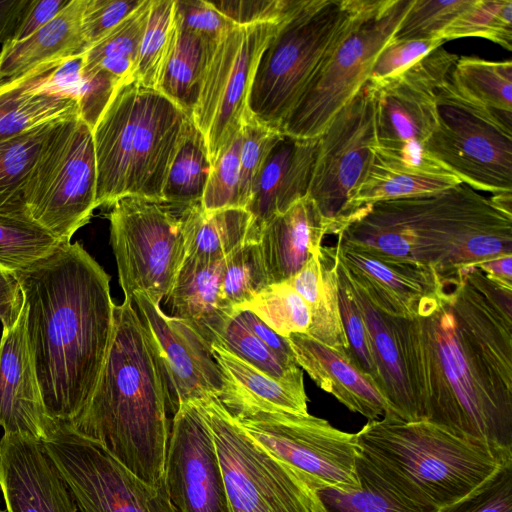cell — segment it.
<instances>
[{
  "label": "cell",
  "mask_w": 512,
  "mask_h": 512,
  "mask_svg": "<svg viewBox=\"0 0 512 512\" xmlns=\"http://www.w3.org/2000/svg\"><path fill=\"white\" fill-rule=\"evenodd\" d=\"M459 56L439 47L375 86V155L410 165L434 161L424 145L437 125L435 90ZM436 162V161H435Z\"/></svg>",
  "instance_id": "cell-15"
},
{
  "label": "cell",
  "mask_w": 512,
  "mask_h": 512,
  "mask_svg": "<svg viewBox=\"0 0 512 512\" xmlns=\"http://www.w3.org/2000/svg\"><path fill=\"white\" fill-rule=\"evenodd\" d=\"M336 246H323L295 275L286 280L308 304L311 324L306 335L348 356L337 290Z\"/></svg>",
  "instance_id": "cell-30"
},
{
  "label": "cell",
  "mask_w": 512,
  "mask_h": 512,
  "mask_svg": "<svg viewBox=\"0 0 512 512\" xmlns=\"http://www.w3.org/2000/svg\"><path fill=\"white\" fill-rule=\"evenodd\" d=\"M383 416L356 433L357 460L420 512H437L462 499L511 463L426 420Z\"/></svg>",
  "instance_id": "cell-5"
},
{
  "label": "cell",
  "mask_w": 512,
  "mask_h": 512,
  "mask_svg": "<svg viewBox=\"0 0 512 512\" xmlns=\"http://www.w3.org/2000/svg\"><path fill=\"white\" fill-rule=\"evenodd\" d=\"M211 343L219 344L242 361L276 380L304 386L302 369L298 365L284 362L251 333L235 312L213 331Z\"/></svg>",
  "instance_id": "cell-39"
},
{
  "label": "cell",
  "mask_w": 512,
  "mask_h": 512,
  "mask_svg": "<svg viewBox=\"0 0 512 512\" xmlns=\"http://www.w3.org/2000/svg\"><path fill=\"white\" fill-rule=\"evenodd\" d=\"M231 22L247 25L263 22L281 23L299 0H229L209 1Z\"/></svg>",
  "instance_id": "cell-52"
},
{
  "label": "cell",
  "mask_w": 512,
  "mask_h": 512,
  "mask_svg": "<svg viewBox=\"0 0 512 512\" xmlns=\"http://www.w3.org/2000/svg\"><path fill=\"white\" fill-rule=\"evenodd\" d=\"M60 244L33 220L0 214V267L15 273L50 255Z\"/></svg>",
  "instance_id": "cell-42"
},
{
  "label": "cell",
  "mask_w": 512,
  "mask_h": 512,
  "mask_svg": "<svg viewBox=\"0 0 512 512\" xmlns=\"http://www.w3.org/2000/svg\"><path fill=\"white\" fill-rule=\"evenodd\" d=\"M335 246L348 278L389 315L413 319L443 289L444 282L431 267L380 258L338 241Z\"/></svg>",
  "instance_id": "cell-20"
},
{
  "label": "cell",
  "mask_w": 512,
  "mask_h": 512,
  "mask_svg": "<svg viewBox=\"0 0 512 512\" xmlns=\"http://www.w3.org/2000/svg\"><path fill=\"white\" fill-rule=\"evenodd\" d=\"M449 77L463 92L495 111L512 115V62L459 57Z\"/></svg>",
  "instance_id": "cell-38"
},
{
  "label": "cell",
  "mask_w": 512,
  "mask_h": 512,
  "mask_svg": "<svg viewBox=\"0 0 512 512\" xmlns=\"http://www.w3.org/2000/svg\"><path fill=\"white\" fill-rule=\"evenodd\" d=\"M69 1L29 0L11 39L21 41L29 37L53 20L68 5Z\"/></svg>",
  "instance_id": "cell-55"
},
{
  "label": "cell",
  "mask_w": 512,
  "mask_h": 512,
  "mask_svg": "<svg viewBox=\"0 0 512 512\" xmlns=\"http://www.w3.org/2000/svg\"><path fill=\"white\" fill-rule=\"evenodd\" d=\"M176 32V0H152L134 80L158 90Z\"/></svg>",
  "instance_id": "cell-40"
},
{
  "label": "cell",
  "mask_w": 512,
  "mask_h": 512,
  "mask_svg": "<svg viewBox=\"0 0 512 512\" xmlns=\"http://www.w3.org/2000/svg\"><path fill=\"white\" fill-rule=\"evenodd\" d=\"M375 86L368 82L318 137L308 196L336 235L375 158Z\"/></svg>",
  "instance_id": "cell-16"
},
{
  "label": "cell",
  "mask_w": 512,
  "mask_h": 512,
  "mask_svg": "<svg viewBox=\"0 0 512 512\" xmlns=\"http://www.w3.org/2000/svg\"><path fill=\"white\" fill-rule=\"evenodd\" d=\"M164 482L178 512H231L210 427L198 401L173 415Z\"/></svg>",
  "instance_id": "cell-18"
},
{
  "label": "cell",
  "mask_w": 512,
  "mask_h": 512,
  "mask_svg": "<svg viewBox=\"0 0 512 512\" xmlns=\"http://www.w3.org/2000/svg\"><path fill=\"white\" fill-rule=\"evenodd\" d=\"M318 138L284 135L264 162L246 210L252 217L251 240L258 242L263 226L309 192Z\"/></svg>",
  "instance_id": "cell-23"
},
{
  "label": "cell",
  "mask_w": 512,
  "mask_h": 512,
  "mask_svg": "<svg viewBox=\"0 0 512 512\" xmlns=\"http://www.w3.org/2000/svg\"><path fill=\"white\" fill-rule=\"evenodd\" d=\"M176 212L184 239L185 256L221 259L245 241H252V217L244 208L206 211L199 202Z\"/></svg>",
  "instance_id": "cell-32"
},
{
  "label": "cell",
  "mask_w": 512,
  "mask_h": 512,
  "mask_svg": "<svg viewBox=\"0 0 512 512\" xmlns=\"http://www.w3.org/2000/svg\"><path fill=\"white\" fill-rule=\"evenodd\" d=\"M214 43L187 31L177 20L175 42L158 91L190 116L201 73Z\"/></svg>",
  "instance_id": "cell-35"
},
{
  "label": "cell",
  "mask_w": 512,
  "mask_h": 512,
  "mask_svg": "<svg viewBox=\"0 0 512 512\" xmlns=\"http://www.w3.org/2000/svg\"><path fill=\"white\" fill-rule=\"evenodd\" d=\"M29 0H0V44L12 37Z\"/></svg>",
  "instance_id": "cell-58"
},
{
  "label": "cell",
  "mask_w": 512,
  "mask_h": 512,
  "mask_svg": "<svg viewBox=\"0 0 512 512\" xmlns=\"http://www.w3.org/2000/svg\"><path fill=\"white\" fill-rule=\"evenodd\" d=\"M15 274L44 405L70 423L88 403L111 343L110 276L79 242L61 243Z\"/></svg>",
  "instance_id": "cell-2"
},
{
  "label": "cell",
  "mask_w": 512,
  "mask_h": 512,
  "mask_svg": "<svg viewBox=\"0 0 512 512\" xmlns=\"http://www.w3.org/2000/svg\"><path fill=\"white\" fill-rule=\"evenodd\" d=\"M160 357L173 415L180 404L215 395L221 388L211 345L188 322L169 317L143 293L132 296Z\"/></svg>",
  "instance_id": "cell-19"
},
{
  "label": "cell",
  "mask_w": 512,
  "mask_h": 512,
  "mask_svg": "<svg viewBox=\"0 0 512 512\" xmlns=\"http://www.w3.org/2000/svg\"><path fill=\"white\" fill-rule=\"evenodd\" d=\"M152 0L141 4L82 55L85 79L104 76L117 86L134 80Z\"/></svg>",
  "instance_id": "cell-34"
},
{
  "label": "cell",
  "mask_w": 512,
  "mask_h": 512,
  "mask_svg": "<svg viewBox=\"0 0 512 512\" xmlns=\"http://www.w3.org/2000/svg\"><path fill=\"white\" fill-rule=\"evenodd\" d=\"M337 290L342 324L349 344L348 357L377 386V371L368 331L351 283L339 260L337 265Z\"/></svg>",
  "instance_id": "cell-47"
},
{
  "label": "cell",
  "mask_w": 512,
  "mask_h": 512,
  "mask_svg": "<svg viewBox=\"0 0 512 512\" xmlns=\"http://www.w3.org/2000/svg\"><path fill=\"white\" fill-rule=\"evenodd\" d=\"M132 299L114 307L111 343L95 389L70 423L151 485L164 479L170 399L163 366Z\"/></svg>",
  "instance_id": "cell-4"
},
{
  "label": "cell",
  "mask_w": 512,
  "mask_h": 512,
  "mask_svg": "<svg viewBox=\"0 0 512 512\" xmlns=\"http://www.w3.org/2000/svg\"><path fill=\"white\" fill-rule=\"evenodd\" d=\"M210 170L205 138L193 123L170 167L162 201L174 210L201 202Z\"/></svg>",
  "instance_id": "cell-37"
},
{
  "label": "cell",
  "mask_w": 512,
  "mask_h": 512,
  "mask_svg": "<svg viewBox=\"0 0 512 512\" xmlns=\"http://www.w3.org/2000/svg\"><path fill=\"white\" fill-rule=\"evenodd\" d=\"M478 267L496 282L512 288V254L487 260Z\"/></svg>",
  "instance_id": "cell-59"
},
{
  "label": "cell",
  "mask_w": 512,
  "mask_h": 512,
  "mask_svg": "<svg viewBox=\"0 0 512 512\" xmlns=\"http://www.w3.org/2000/svg\"><path fill=\"white\" fill-rule=\"evenodd\" d=\"M284 134L254 118L248 111L241 126L239 207L246 208L257 176Z\"/></svg>",
  "instance_id": "cell-46"
},
{
  "label": "cell",
  "mask_w": 512,
  "mask_h": 512,
  "mask_svg": "<svg viewBox=\"0 0 512 512\" xmlns=\"http://www.w3.org/2000/svg\"><path fill=\"white\" fill-rule=\"evenodd\" d=\"M191 116L158 90L136 80L118 85L92 127L96 204L142 197L162 201Z\"/></svg>",
  "instance_id": "cell-6"
},
{
  "label": "cell",
  "mask_w": 512,
  "mask_h": 512,
  "mask_svg": "<svg viewBox=\"0 0 512 512\" xmlns=\"http://www.w3.org/2000/svg\"><path fill=\"white\" fill-rule=\"evenodd\" d=\"M52 125L0 140V214L31 219L24 203V185Z\"/></svg>",
  "instance_id": "cell-36"
},
{
  "label": "cell",
  "mask_w": 512,
  "mask_h": 512,
  "mask_svg": "<svg viewBox=\"0 0 512 512\" xmlns=\"http://www.w3.org/2000/svg\"><path fill=\"white\" fill-rule=\"evenodd\" d=\"M260 444L285 461L316 489L358 487L356 434L308 414L257 411L233 416Z\"/></svg>",
  "instance_id": "cell-17"
},
{
  "label": "cell",
  "mask_w": 512,
  "mask_h": 512,
  "mask_svg": "<svg viewBox=\"0 0 512 512\" xmlns=\"http://www.w3.org/2000/svg\"><path fill=\"white\" fill-rule=\"evenodd\" d=\"M249 310L283 337L292 333L306 334L311 324V311L304 299L285 281L264 288L236 311Z\"/></svg>",
  "instance_id": "cell-44"
},
{
  "label": "cell",
  "mask_w": 512,
  "mask_h": 512,
  "mask_svg": "<svg viewBox=\"0 0 512 512\" xmlns=\"http://www.w3.org/2000/svg\"><path fill=\"white\" fill-rule=\"evenodd\" d=\"M481 37L512 50V0H474L440 34L444 42Z\"/></svg>",
  "instance_id": "cell-45"
},
{
  "label": "cell",
  "mask_w": 512,
  "mask_h": 512,
  "mask_svg": "<svg viewBox=\"0 0 512 512\" xmlns=\"http://www.w3.org/2000/svg\"><path fill=\"white\" fill-rule=\"evenodd\" d=\"M400 325L421 420L512 462V288L467 267Z\"/></svg>",
  "instance_id": "cell-1"
},
{
  "label": "cell",
  "mask_w": 512,
  "mask_h": 512,
  "mask_svg": "<svg viewBox=\"0 0 512 512\" xmlns=\"http://www.w3.org/2000/svg\"><path fill=\"white\" fill-rule=\"evenodd\" d=\"M473 1L413 0L393 39H439L440 34Z\"/></svg>",
  "instance_id": "cell-49"
},
{
  "label": "cell",
  "mask_w": 512,
  "mask_h": 512,
  "mask_svg": "<svg viewBox=\"0 0 512 512\" xmlns=\"http://www.w3.org/2000/svg\"><path fill=\"white\" fill-rule=\"evenodd\" d=\"M42 444L80 512H178L164 479L145 482L67 423L58 421Z\"/></svg>",
  "instance_id": "cell-14"
},
{
  "label": "cell",
  "mask_w": 512,
  "mask_h": 512,
  "mask_svg": "<svg viewBox=\"0 0 512 512\" xmlns=\"http://www.w3.org/2000/svg\"><path fill=\"white\" fill-rule=\"evenodd\" d=\"M281 23L235 24L207 55L191 118L205 138L211 165L241 130L259 61Z\"/></svg>",
  "instance_id": "cell-13"
},
{
  "label": "cell",
  "mask_w": 512,
  "mask_h": 512,
  "mask_svg": "<svg viewBox=\"0 0 512 512\" xmlns=\"http://www.w3.org/2000/svg\"><path fill=\"white\" fill-rule=\"evenodd\" d=\"M108 219L110 244L125 298L143 293L160 304L185 257L176 210L163 201L128 196L111 206Z\"/></svg>",
  "instance_id": "cell-12"
},
{
  "label": "cell",
  "mask_w": 512,
  "mask_h": 512,
  "mask_svg": "<svg viewBox=\"0 0 512 512\" xmlns=\"http://www.w3.org/2000/svg\"><path fill=\"white\" fill-rule=\"evenodd\" d=\"M23 306V293L16 274L0 267V322L3 331L14 327Z\"/></svg>",
  "instance_id": "cell-56"
},
{
  "label": "cell",
  "mask_w": 512,
  "mask_h": 512,
  "mask_svg": "<svg viewBox=\"0 0 512 512\" xmlns=\"http://www.w3.org/2000/svg\"><path fill=\"white\" fill-rule=\"evenodd\" d=\"M241 130L225 144L211 165L201 199L206 211L239 207Z\"/></svg>",
  "instance_id": "cell-48"
},
{
  "label": "cell",
  "mask_w": 512,
  "mask_h": 512,
  "mask_svg": "<svg viewBox=\"0 0 512 512\" xmlns=\"http://www.w3.org/2000/svg\"><path fill=\"white\" fill-rule=\"evenodd\" d=\"M176 17L187 31L209 42H216L235 24L209 1H177Z\"/></svg>",
  "instance_id": "cell-54"
},
{
  "label": "cell",
  "mask_w": 512,
  "mask_h": 512,
  "mask_svg": "<svg viewBox=\"0 0 512 512\" xmlns=\"http://www.w3.org/2000/svg\"><path fill=\"white\" fill-rule=\"evenodd\" d=\"M141 2L142 0H85L81 26L88 47L104 37Z\"/></svg>",
  "instance_id": "cell-53"
},
{
  "label": "cell",
  "mask_w": 512,
  "mask_h": 512,
  "mask_svg": "<svg viewBox=\"0 0 512 512\" xmlns=\"http://www.w3.org/2000/svg\"><path fill=\"white\" fill-rule=\"evenodd\" d=\"M0 491L6 512H77L66 483L41 441L18 434L0 439Z\"/></svg>",
  "instance_id": "cell-21"
},
{
  "label": "cell",
  "mask_w": 512,
  "mask_h": 512,
  "mask_svg": "<svg viewBox=\"0 0 512 512\" xmlns=\"http://www.w3.org/2000/svg\"><path fill=\"white\" fill-rule=\"evenodd\" d=\"M297 365L324 391L369 421L389 410L374 381L346 355L304 333L288 337Z\"/></svg>",
  "instance_id": "cell-25"
},
{
  "label": "cell",
  "mask_w": 512,
  "mask_h": 512,
  "mask_svg": "<svg viewBox=\"0 0 512 512\" xmlns=\"http://www.w3.org/2000/svg\"><path fill=\"white\" fill-rule=\"evenodd\" d=\"M437 512H512V462L462 499Z\"/></svg>",
  "instance_id": "cell-50"
},
{
  "label": "cell",
  "mask_w": 512,
  "mask_h": 512,
  "mask_svg": "<svg viewBox=\"0 0 512 512\" xmlns=\"http://www.w3.org/2000/svg\"><path fill=\"white\" fill-rule=\"evenodd\" d=\"M350 8L351 0H299L259 61L248 97L254 118L281 132L342 31Z\"/></svg>",
  "instance_id": "cell-8"
},
{
  "label": "cell",
  "mask_w": 512,
  "mask_h": 512,
  "mask_svg": "<svg viewBox=\"0 0 512 512\" xmlns=\"http://www.w3.org/2000/svg\"><path fill=\"white\" fill-rule=\"evenodd\" d=\"M225 260L185 256L165 298L168 316L191 324L209 344L213 331L233 314L224 309L220 295Z\"/></svg>",
  "instance_id": "cell-29"
},
{
  "label": "cell",
  "mask_w": 512,
  "mask_h": 512,
  "mask_svg": "<svg viewBox=\"0 0 512 512\" xmlns=\"http://www.w3.org/2000/svg\"><path fill=\"white\" fill-rule=\"evenodd\" d=\"M337 241L374 256L431 267L444 282L512 254V211L464 183L381 201L356 212Z\"/></svg>",
  "instance_id": "cell-3"
},
{
  "label": "cell",
  "mask_w": 512,
  "mask_h": 512,
  "mask_svg": "<svg viewBox=\"0 0 512 512\" xmlns=\"http://www.w3.org/2000/svg\"><path fill=\"white\" fill-rule=\"evenodd\" d=\"M356 472L358 487L317 489L326 512H420L398 498L358 460Z\"/></svg>",
  "instance_id": "cell-41"
},
{
  "label": "cell",
  "mask_w": 512,
  "mask_h": 512,
  "mask_svg": "<svg viewBox=\"0 0 512 512\" xmlns=\"http://www.w3.org/2000/svg\"><path fill=\"white\" fill-rule=\"evenodd\" d=\"M198 402L212 433L231 512H326L311 481L255 440L215 395Z\"/></svg>",
  "instance_id": "cell-11"
},
{
  "label": "cell",
  "mask_w": 512,
  "mask_h": 512,
  "mask_svg": "<svg viewBox=\"0 0 512 512\" xmlns=\"http://www.w3.org/2000/svg\"><path fill=\"white\" fill-rule=\"evenodd\" d=\"M462 183L437 162L410 165L375 155L365 180L352 197L336 235L358 211L381 201L434 194Z\"/></svg>",
  "instance_id": "cell-31"
},
{
  "label": "cell",
  "mask_w": 512,
  "mask_h": 512,
  "mask_svg": "<svg viewBox=\"0 0 512 512\" xmlns=\"http://www.w3.org/2000/svg\"><path fill=\"white\" fill-rule=\"evenodd\" d=\"M27 307L0 339V427L4 434H18L45 441L57 426L42 398L29 347Z\"/></svg>",
  "instance_id": "cell-22"
},
{
  "label": "cell",
  "mask_w": 512,
  "mask_h": 512,
  "mask_svg": "<svg viewBox=\"0 0 512 512\" xmlns=\"http://www.w3.org/2000/svg\"><path fill=\"white\" fill-rule=\"evenodd\" d=\"M85 0L68 5L41 29L21 40H6L0 50V85L46 73L82 55L88 44L82 32Z\"/></svg>",
  "instance_id": "cell-24"
},
{
  "label": "cell",
  "mask_w": 512,
  "mask_h": 512,
  "mask_svg": "<svg viewBox=\"0 0 512 512\" xmlns=\"http://www.w3.org/2000/svg\"><path fill=\"white\" fill-rule=\"evenodd\" d=\"M242 323L270 350L289 365H297L292 349L286 337H283L267 326L249 310L235 312Z\"/></svg>",
  "instance_id": "cell-57"
},
{
  "label": "cell",
  "mask_w": 512,
  "mask_h": 512,
  "mask_svg": "<svg viewBox=\"0 0 512 512\" xmlns=\"http://www.w3.org/2000/svg\"><path fill=\"white\" fill-rule=\"evenodd\" d=\"M445 42L440 39H392L380 52L370 80L379 81L393 76L425 57Z\"/></svg>",
  "instance_id": "cell-51"
},
{
  "label": "cell",
  "mask_w": 512,
  "mask_h": 512,
  "mask_svg": "<svg viewBox=\"0 0 512 512\" xmlns=\"http://www.w3.org/2000/svg\"><path fill=\"white\" fill-rule=\"evenodd\" d=\"M81 114L71 94L35 89L29 80L0 85V140Z\"/></svg>",
  "instance_id": "cell-33"
},
{
  "label": "cell",
  "mask_w": 512,
  "mask_h": 512,
  "mask_svg": "<svg viewBox=\"0 0 512 512\" xmlns=\"http://www.w3.org/2000/svg\"><path fill=\"white\" fill-rule=\"evenodd\" d=\"M0 512H6V511L0 509Z\"/></svg>",
  "instance_id": "cell-60"
},
{
  "label": "cell",
  "mask_w": 512,
  "mask_h": 512,
  "mask_svg": "<svg viewBox=\"0 0 512 512\" xmlns=\"http://www.w3.org/2000/svg\"><path fill=\"white\" fill-rule=\"evenodd\" d=\"M413 0H351L349 17L281 132L318 138L368 82Z\"/></svg>",
  "instance_id": "cell-7"
},
{
  "label": "cell",
  "mask_w": 512,
  "mask_h": 512,
  "mask_svg": "<svg viewBox=\"0 0 512 512\" xmlns=\"http://www.w3.org/2000/svg\"><path fill=\"white\" fill-rule=\"evenodd\" d=\"M211 350L221 375L216 397L232 416L257 411L308 414L304 386L276 380L217 343H211Z\"/></svg>",
  "instance_id": "cell-28"
},
{
  "label": "cell",
  "mask_w": 512,
  "mask_h": 512,
  "mask_svg": "<svg viewBox=\"0 0 512 512\" xmlns=\"http://www.w3.org/2000/svg\"><path fill=\"white\" fill-rule=\"evenodd\" d=\"M28 216L61 243H70L97 208L92 127L82 114L54 123L26 179Z\"/></svg>",
  "instance_id": "cell-10"
},
{
  "label": "cell",
  "mask_w": 512,
  "mask_h": 512,
  "mask_svg": "<svg viewBox=\"0 0 512 512\" xmlns=\"http://www.w3.org/2000/svg\"><path fill=\"white\" fill-rule=\"evenodd\" d=\"M349 281L368 331L377 371V388L389 407L384 414L407 422L421 421L409 377L400 317L379 310L358 286Z\"/></svg>",
  "instance_id": "cell-26"
},
{
  "label": "cell",
  "mask_w": 512,
  "mask_h": 512,
  "mask_svg": "<svg viewBox=\"0 0 512 512\" xmlns=\"http://www.w3.org/2000/svg\"><path fill=\"white\" fill-rule=\"evenodd\" d=\"M326 235L328 224L308 195L271 218L258 238L270 284L295 275L319 252Z\"/></svg>",
  "instance_id": "cell-27"
},
{
  "label": "cell",
  "mask_w": 512,
  "mask_h": 512,
  "mask_svg": "<svg viewBox=\"0 0 512 512\" xmlns=\"http://www.w3.org/2000/svg\"><path fill=\"white\" fill-rule=\"evenodd\" d=\"M268 285L270 280L258 242L245 241L226 257L220 289L226 311L234 313Z\"/></svg>",
  "instance_id": "cell-43"
},
{
  "label": "cell",
  "mask_w": 512,
  "mask_h": 512,
  "mask_svg": "<svg viewBox=\"0 0 512 512\" xmlns=\"http://www.w3.org/2000/svg\"><path fill=\"white\" fill-rule=\"evenodd\" d=\"M435 94L437 125L424 152L476 191L512 193V115L486 107L449 76Z\"/></svg>",
  "instance_id": "cell-9"
}]
</instances>
